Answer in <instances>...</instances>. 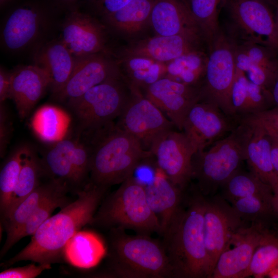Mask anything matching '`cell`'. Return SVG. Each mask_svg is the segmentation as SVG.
Instances as JSON below:
<instances>
[{"instance_id": "6da1fadb", "label": "cell", "mask_w": 278, "mask_h": 278, "mask_svg": "<svg viewBox=\"0 0 278 278\" xmlns=\"http://www.w3.org/2000/svg\"><path fill=\"white\" fill-rule=\"evenodd\" d=\"M107 190L89 182L75 201L43 222L28 244L1 266L7 268L27 260L50 265L63 262L66 245L84 226L91 224Z\"/></svg>"}, {"instance_id": "7a4b0ae2", "label": "cell", "mask_w": 278, "mask_h": 278, "mask_svg": "<svg viewBox=\"0 0 278 278\" xmlns=\"http://www.w3.org/2000/svg\"><path fill=\"white\" fill-rule=\"evenodd\" d=\"M185 192L182 206L162 242L173 277L211 278L204 241L205 197L195 185Z\"/></svg>"}, {"instance_id": "3957f363", "label": "cell", "mask_w": 278, "mask_h": 278, "mask_svg": "<svg viewBox=\"0 0 278 278\" xmlns=\"http://www.w3.org/2000/svg\"><path fill=\"white\" fill-rule=\"evenodd\" d=\"M107 269L101 276L121 278L173 277L162 242L149 235L129 236L124 230H109Z\"/></svg>"}, {"instance_id": "277c9868", "label": "cell", "mask_w": 278, "mask_h": 278, "mask_svg": "<svg viewBox=\"0 0 278 278\" xmlns=\"http://www.w3.org/2000/svg\"><path fill=\"white\" fill-rule=\"evenodd\" d=\"M90 143L89 182L107 189L132 176L141 162L151 157L137 139L115 124L94 135Z\"/></svg>"}, {"instance_id": "5b68a950", "label": "cell", "mask_w": 278, "mask_h": 278, "mask_svg": "<svg viewBox=\"0 0 278 278\" xmlns=\"http://www.w3.org/2000/svg\"><path fill=\"white\" fill-rule=\"evenodd\" d=\"M91 225L103 229H131L138 234H160L158 220L148 204L144 185L133 176L103 198Z\"/></svg>"}, {"instance_id": "8992f818", "label": "cell", "mask_w": 278, "mask_h": 278, "mask_svg": "<svg viewBox=\"0 0 278 278\" xmlns=\"http://www.w3.org/2000/svg\"><path fill=\"white\" fill-rule=\"evenodd\" d=\"M247 130V124L239 120L228 136L215 142L208 149L194 154L192 180L205 197L214 196L246 160Z\"/></svg>"}, {"instance_id": "52a82bcc", "label": "cell", "mask_w": 278, "mask_h": 278, "mask_svg": "<svg viewBox=\"0 0 278 278\" xmlns=\"http://www.w3.org/2000/svg\"><path fill=\"white\" fill-rule=\"evenodd\" d=\"M53 0H28L13 6L1 25V45L5 51L33 50L47 40L57 10Z\"/></svg>"}, {"instance_id": "ba28073f", "label": "cell", "mask_w": 278, "mask_h": 278, "mask_svg": "<svg viewBox=\"0 0 278 278\" xmlns=\"http://www.w3.org/2000/svg\"><path fill=\"white\" fill-rule=\"evenodd\" d=\"M130 93L119 77L98 84L66 102L81 131L90 137L115 124L114 120L121 114Z\"/></svg>"}, {"instance_id": "9c48e42d", "label": "cell", "mask_w": 278, "mask_h": 278, "mask_svg": "<svg viewBox=\"0 0 278 278\" xmlns=\"http://www.w3.org/2000/svg\"><path fill=\"white\" fill-rule=\"evenodd\" d=\"M236 46L235 40L221 29L208 48L199 100L216 105L233 119L236 118L231 107L230 96L236 71Z\"/></svg>"}, {"instance_id": "30bf717a", "label": "cell", "mask_w": 278, "mask_h": 278, "mask_svg": "<svg viewBox=\"0 0 278 278\" xmlns=\"http://www.w3.org/2000/svg\"><path fill=\"white\" fill-rule=\"evenodd\" d=\"M231 33L236 42H251L278 51V29L271 5L266 0H225Z\"/></svg>"}, {"instance_id": "8fae6325", "label": "cell", "mask_w": 278, "mask_h": 278, "mask_svg": "<svg viewBox=\"0 0 278 278\" xmlns=\"http://www.w3.org/2000/svg\"><path fill=\"white\" fill-rule=\"evenodd\" d=\"M130 89V95L115 125L137 139L144 149L149 152L155 140L175 126L140 91Z\"/></svg>"}, {"instance_id": "7c38bea8", "label": "cell", "mask_w": 278, "mask_h": 278, "mask_svg": "<svg viewBox=\"0 0 278 278\" xmlns=\"http://www.w3.org/2000/svg\"><path fill=\"white\" fill-rule=\"evenodd\" d=\"M160 171L174 185L185 190L192 180L194 149L183 132L168 130L160 135L150 150Z\"/></svg>"}, {"instance_id": "4fadbf2b", "label": "cell", "mask_w": 278, "mask_h": 278, "mask_svg": "<svg viewBox=\"0 0 278 278\" xmlns=\"http://www.w3.org/2000/svg\"><path fill=\"white\" fill-rule=\"evenodd\" d=\"M204 241L211 278L217 261L232 235L247 225L222 196L205 197Z\"/></svg>"}, {"instance_id": "5bb4252c", "label": "cell", "mask_w": 278, "mask_h": 278, "mask_svg": "<svg viewBox=\"0 0 278 278\" xmlns=\"http://www.w3.org/2000/svg\"><path fill=\"white\" fill-rule=\"evenodd\" d=\"M232 119L216 105L199 101L188 112L182 131L196 153L206 149L225 133L231 132L236 126Z\"/></svg>"}, {"instance_id": "9a60e30c", "label": "cell", "mask_w": 278, "mask_h": 278, "mask_svg": "<svg viewBox=\"0 0 278 278\" xmlns=\"http://www.w3.org/2000/svg\"><path fill=\"white\" fill-rule=\"evenodd\" d=\"M60 39L75 58L107 53L105 26L79 9L66 11Z\"/></svg>"}, {"instance_id": "2e32d148", "label": "cell", "mask_w": 278, "mask_h": 278, "mask_svg": "<svg viewBox=\"0 0 278 278\" xmlns=\"http://www.w3.org/2000/svg\"><path fill=\"white\" fill-rule=\"evenodd\" d=\"M142 93L153 103L173 124L182 131L184 121L192 106L200 99V90L173 80L163 77L148 85Z\"/></svg>"}, {"instance_id": "e0dca14e", "label": "cell", "mask_w": 278, "mask_h": 278, "mask_svg": "<svg viewBox=\"0 0 278 278\" xmlns=\"http://www.w3.org/2000/svg\"><path fill=\"white\" fill-rule=\"evenodd\" d=\"M266 230L260 224L241 227L220 254L211 278H244L254 251Z\"/></svg>"}, {"instance_id": "ac0fdd59", "label": "cell", "mask_w": 278, "mask_h": 278, "mask_svg": "<svg viewBox=\"0 0 278 278\" xmlns=\"http://www.w3.org/2000/svg\"><path fill=\"white\" fill-rule=\"evenodd\" d=\"M121 77L118 66L107 53L75 58L72 75L63 89L54 98L60 102L77 98L95 85Z\"/></svg>"}, {"instance_id": "d6986e66", "label": "cell", "mask_w": 278, "mask_h": 278, "mask_svg": "<svg viewBox=\"0 0 278 278\" xmlns=\"http://www.w3.org/2000/svg\"><path fill=\"white\" fill-rule=\"evenodd\" d=\"M203 43L207 44L201 36L158 35L133 44L125 50L124 56V57H144L156 61L167 63L186 54L203 50Z\"/></svg>"}, {"instance_id": "ffe728a7", "label": "cell", "mask_w": 278, "mask_h": 278, "mask_svg": "<svg viewBox=\"0 0 278 278\" xmlns=\"http://www.w3.org/2000/svg\"><path fill=\"white\" fill-rule=\"evenodd\" d=\"M11 72L9 98L14 101L20 117L24 119L49 88V76L36 64L19 65Z\"/></svg>"}, {"instance_id": "44dd1931", "label": "cell", "mask_w": 278, "mask_h": 278, "mask_svg": "<svg viewBox=\"0 0 278 278\" xmlns=\"http://www.w3.org/2000/svg\"><path fill=\"white\" fill-rule=\"evenodd\" d=\"M149 22L158 35L203 37L189 4L184 0H154Z\"/></svg>"}, {"instance_id": "7402d4cb", "label": "cell", "mask_w": 278, "mask_h": 278, "mask_svg": "<svg viewBox=\"0 0 278 278\" xmlns=\"http://www.w3.org/2000/svg\"><path fill=\"white\" fill-rule=\"evenodd\" d=\"M149 207L157 217L162 236L177 215L183 203L185 190L174 185L163 173H158L144 185Z\"/></svg>"}, {"instance_id": "603a6c76", "label": "cell", "mask_w": 278, "mask_h": 278, "mask_svg": "<svg viewBox=\"0 0 278 278\" xmlns=\"http://www.w3.org/2000/svg\"><path fill=\"white\" fill-rule=\"evenodd\" d=\"M35 64L44 69L50 78L53 97L65 86L73 72L75 57L59 39L46 41L33 50Z\"/></svg>"}, {"instance_id": "cb8c5ba5", "label": "cell", "mask_w": 278, "mask_h": 278, "mask_svg": "<svg viewBox=\"0 0 278 278\" xmlns=\"http://www.w3.org/2000/svg\"><path fill=\"white\" fill-rule=\"evenodd\" d=\"M247 124L246 161L250 171L272 188L274 195L278 194V181L271 157L272 138L264 128L257 125Z\"/></svg>"}, {"instance_id": "d4e9b609", "label": "cell", "mask_w": 278, "mask_h": 278, "mask_svg": "<svg viewBox=\"0 0 278 278\" xmlns=\"http://www.w3.org/2000/svg\"><path fill=\"white\" fill-rule=\"evenodd\" d=\"M60 182H63L52 179H49L47 182H41L8 215L1 219L2 227L6 233V241L1 251V258L3 257L11 248L12 241L16 233L25 224L36 210Z\"/></svg>"}, {"instance_id": "484cf974", "label": "cell", "mask_w": 278, "mask_h": 278, "mask_svg": "<svg viewBox=\"0 0 278 278\" xmlns=\"http://www.w3.org/2000/svg\"><path fill=\"white\" fill-rule=\"evenodd\" d=\"M107 252V247L98 234L80 230L66 245L64 259L75 267L90 269L96 266Z\"/></svg>"}, {"instance_id": "4316f807", "label": "cell", "mask_w": 278, "mask_h": 278, "mask_svg": "<svg viewBox=\"0 0 278 278\" xmlns=\"http://www.w3.org/2000/svg\"><path fill=\"white\" fill-rule=\"evenodd\" d=\"M76 140L63 138L53 144L44 153L42 162L49 179L65 183L70 193L76 195L73 153Z\"/></svg>"}, {"instance_id": "83f0119b", "label": "cell", "mask_w": 278, "mask_h": 278, "mask_svg": "<svg viewBox=\"0 0 278 278\" xmlns=\"http://www.w3.org/2000/svg\"><path fill=\"white\" fill-rule=\"evenodd\" d=\"M154 0H133L119 10L103 16L109 27L117 33L131 36L149 22Z\"/></svg>"}, {"instance_id": "f1b7e54d", "label": "cell", "mask_w": 278, "mask_h": 278, "mask_svg": "<svg viewBox=\"0 0 278 278\" xmlns=\"http://www.w3.org/2000/svg\"><path fill=\"white\" fill-rule=\"evenodd\" d=\"M204 50L192 51L166 63V75L173 80L200 89L208 59Z\"/></svg>"}, {"instance_id": "f546056e", "label": "cell", "mask_w": 278, "mask_h": 278, "mask_svg": "<svg viewBox=\"0 0 278 278\" xmlns=\"http://www.w3.org/2000/svg\"><path fill=\"white\" fill-rule=\"evenodd\" d=\"M222 197L229 203L252 196L272 200L273 191L252 172L238 169L220 187Z\"/></svg>"}, {"instance_id": "4dcf8cb0", "label": "cell", "mask_w": 278, "mask_h": 278, "mask_svg": "<svg viewBox=\"0 0 278 278\" xmlns=\"http://www.w3.org/2000/svg\"><path fill=\"white\" fill-rule=\"evenodd\" d=\"M43 176L46 175L41 158L31 147L28 146L24 156L9 208L6 215L1 219L8 215L41 183V179Z\"/></svg>"}, {"instance_id": "1f68e13d", "label": "cell", "mask_w": 278, "mask_h": 278, "mask_svg": "<svg viewBox=\"0 0 278 278\" xmlns=\"http://www.w3.org/2000/svg\"><path fill=\"white\" fill-rule=\"evenodd\" d=\"M31 123L33 131L41 140L53 143L64 137L70 118L58 107L45 105L36 112Z\"/></svg>"}, {"instance_id": "d6a6232c", "label": "cell", "mask_w": 278, "mask_h": 278, "mask_svg": "<svg viewBox=\"0 0 278 278\" xmlns=\"http://www.w3.org/2000/svg\"><path fill=\"white\" fill-rule=\"evenodd\" d=\"M70 192L67 185L60 182L15 235L11 244V248L22 238L33 235L38 228L51 216L56 208L61 209L70 204L71 202L67 196Z\"/></svg>"}, {"instance_id": "836d02e7", "label": "cell", "mask_w": 278, "mask_h": 278, "mask_svg": "<svg viewBox=\"0 0 278 278\" xmlns=\"http://www.w3.org/2000/svg\"><path fill=\"white\" fill-rule=\"evenodd\" d=\"M28 147L22 145L16 148L2 165L0 171L1 218L7 213L16 187L24 154Z\"/></svg>"}, {"instance_id": "e575fe53", "label": "cell", "mask_w": 278, "mask_h": 278, "mask_svg": "<svg viewBox=\"0 0 278 278\" xmlns=\"http://www.w3.org/2000/svg\"><path fill=\"white\" fill-rule=\"evenodd\" d=\"M189 6L208 48L219 33L218 15L225 0H189Z\"/></svg>"}, {"instance_id": "d590c367", "label": "cell", "mask_w": 278, "mask_h": 278, "mask_svg": "<svg viewBox=\"0 0 278 278\" xmlns=\"http://www.w3.org/2000/svg\"><path fill=\"white\" fill-rule=\"evenodd\" d=\"M277 263L278 238L265 230L254 251L246 277L267 276Z\"/></svg>"}, {"instance_id": "8d00e7d4", "label": "cell", "mask_w": 278, "mask_h": 278, "mask_svg": "<svg viewBox=\"0 0 278 278\" xmlns=\"http://www.w3.org/2000/svg\"><path fill=\"white\" fill-rule=\"evenodd\" d=\"M272 200L260 197H245L234 200L231 205L241 219L246 223L260 224L264 226L265 221L275 215Z\"/></svg>"}, {"instance_id": "74e56055", "label": "cell", "mask_w": 278, "mask_h": 278, "mask_svg": "<svg viewBox=\"0 0 278 278\" xmlns=\"http://www.w3.org/2000/svg\"><path fill=\"white\" fill-rule=\"evenodd\" d=\"M236 43L244 49L252 63L278 72V51L254 42Z\"/></svg>"}, {"instance_id": "f35d334b", "label": "cell", "mask_w": 278, "mask_h": 278, "mask_svg": "<svg viewBox=\"0 0 278 278\" xmlns=\"http://www.w3.org/2000/svg\"><path fill=\"white\" fill-rule=\"evenodd\" d=\"M260 126L271 138L278 140V107L239 118Z\"/></svg>"}, {"instance_id": "ab89813d", "label": "cell", "mask_w": 278, "mask_h": 278, "mask_svg": "<svg viewBox=\"0 0 278 278\" xmlns=\"http://www.w3.org/2000/svg\"><path fill=\"white\" fill-rule=\"evenodd\" d=\"M51 268L50 264H30L24 266L10 268L0 273L1 278H35L45 270Z\"/></svg>"}, {"instance_id": "60d3db41", "label": "cell", "mask_w": 278, "mask_h": 278, "mask_svg": "<svg viewBox=\"0 0 278 278\" xmlns=\"http://www.w3.org/2000/svg\"><path fill=\"white\" fill-rule=\"evenodd\" d=\"M12 126L4 103H0V155H5L12 132Z\"/></svg>"}, {"instance_id": "b9f144b4", "label": "cell", "mask_w": 278, "mask_h": 278, "mask_svg": "<svg viewBox=\"0 0 278 278\" xmlns=\"http://www.w3.org/2000/svg\"><path fill=\"white\" fill-rule=\"evenodd\" d=\"M133 0H97L94 3L97 10L103 16L112 14Z\"/></svg>"}, {"instance_id": "7bdbcfd3", "label": "cell", "mask_w": 278, "mask_h": 278, "mask_svg": "<svg viewBox=\"0 0 278 278\" xmlns=\"http://www.w3.org/2000/svg\"><path fill=\"white\" fill-rule=\"evenodd\" d=\"M11 72L3 66L0 68V103H3L10 97Z\"/></svg>"}, {"instance_id": "ee69618b", "label": "cell", "mask_w": 278, "mask_h": 278, "mask_svg": "<svg viewBox=\"0 0 278 278\" xmlns=\"http://www.w3.org/2000/svg\"><path fill=\"white\" fill-rule=\"evenodd\" d=\"M60 10L66 11L75 9H79L81 3L84 2L95 3L97 0H53Z\"/></svg>"}, {"instance_id": "f6af8a7d", "label": "cell", "mask_w": 278, "mask_h": 278, "mask_svg": "<svg viewBox=\"0 0 278 278\" xmlns=\"http://www.w3.org/2000/svg\"><path fill=\"white\" fill-rule=\"evenodd\" d=\"M271 157L273 169L278 181V140L272 138Z\"/></svg>"}, {"instance_id": "bcb514c9", "label": "cell", "mask_w": 278, "mask_h": 278, "mask_svg": "<svg viewBox=\"0 0 278 278\" xmlns=\"http://www.w3.org/2000/svg\"><path fill=\"white\" fill-rule=\"evenodd\" d=\"M273 105L278 107V75L269 90Z\"/></svg>"}, {"instance_id": "7dc6e473", "label": "cell", "mask_w": 278, "mask_h": 278, "mask_svg": "<svg viewBox=\"0 0 278 278\" xmlns=\"http://www.w3.org/2000/svg\"><path fill=\"white\" fill-rule=\"evenodd\" d=\"M272 206L275 216H278V194L274 195L272 201Z\"/></svg>"}, {"instance_id": "c3c4849f", "label": "cell", "mask_w": 278, "mask_h": 278, "mask_svg": "<svg viewBox=\"0 0 278 278\" xmlns=\"http://www.w3.org/2000/svg\"><path fill=\"white\" fill-rule=\"evenodd\" d=\"M267 276L270 278H278V263L270 271Z\"/></svg>"}, {"instance_id": "681fc988", "label": "cell", "mask_w": 278, "mask_h": 278, "mask_svg": "<svg viewBox=\"0 0 278 278\" xmlns=\"http://www.w3.org/2000/svg\"><path fill=\"white\" fill-rule=\"evenodd\" d=\"M16 0H0L1 10L13 4Z\"/></svg>"}, {"instance_id": "f907efd6", "label": "cell", "mask_w": 278, "mask_h": 278, "mask_svg": "<svg viewBox=\"0 0 278 278\" xmlns=\"http://www.w3.org/2000/svg\"><path fill=\"white\" fill-rule=\"evenodd\" d=\"M272 6L276 7L278 4V0H266Z\"/></svg>"}, {"instance_id": "816d5d0a", "label": "cell", "mask_w": 278, "mask_h": 278, "mask_svg": "<svg viewBox=\"0 0 278 278\" xmlns=\"http://www.w3.org/2000/svg\"><path fill=\"white\" fill-rule=\"evenodd\" d=\"M275 19H276V22L277 25V27L278 29V4L275 7Z\"/></svg>"}]
</instances>
